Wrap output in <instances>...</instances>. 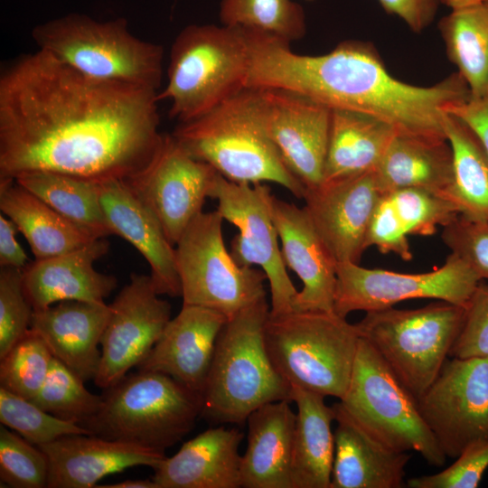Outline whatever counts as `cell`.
<instances>
[{"label": "cell", "instance_id": "f5cc1de1", "mask_svg": "<svg viewBox=\"0 0 488 488\" xmlns=\"http://www.w3.org/2000/svg\"><path fill=\"white\" fill-rule=\"evenodd\" d=\"M305 1H314V0H305Z\"/></svg>", "mask_w": 488, "mask_h": 488}, {"label": "cell", "instance_id": "3957f363", "mask_svg": "<svg viewBox=\"0 0 488 488\" xmlns=\"http://www.w3.org/2000/svg\"><path fill=\"white\" fill-rule=\"evenodd\" d=\"M172 136L195 159L234 183H274L302 198L262 118L258 89L245 88L206 114L179 123Z\"/></svg>", "mask_w": 488, "mask_h": 488}, {"label": "cell", "instance_id": "484cf974", "mask_svg": "<svg viewBox=\"0 0 488 488\" xmlns=\"http://www.w3.org/2000/svg\"><path fill=\"white\" fill-rule=\"evenodd\" d=\"M336 428L331 488H399L408 452L393 450L361 427L342 407L333 406Z\"/></svg>", "mask_w": 488, "mask_h": 488}, {"label": "cell", "instance_id": "7dc6e473", "mask_svg": "<svg viewBox=\"0 0 488 488\" xmlns=\"http://www.w3.org/2000/svg\"><path fill=\"white\" fill-rule=\"evenodd\" d=\"M447 113L469 127L488 154V95L470 96L466 100L449 107Z\"/></svg>", "mask_w": 488, "mask_h": 488}, {"label": "cell", "instance_id": "f546056e", "mask_svg": "<svg viewBox=\"0 0 488 488\" xmlns=\"http://www.w3.org/2000/svg\"><path fill=\"white\" fill-rule=\"evenodd\" d=\"M0 210L24 236L35 259L70 252L98 239L14 179L0 178Z\"/></svg>", "mask_w": 488, "mask_h": 488}, {"label": "cell", "instance_id": "74e56055", "mask_svg": "<svg viewBox=\"0 0 488 488\" xmlns=\"http://www.w3.org/2000/svg\"><path fill=\"white\" fill-rule=\"evenodd\" d=\"M53 359L44 341L30 329L0 359V386L33 399L42 388Z\"/></svg>", "mask_w": 488, "mask_h": 488}, {"label": "cell", "instance_id": "d590c367", "mask_svg": "<svg viewBox=\"0 0 488 488\" xmlns=\"http://www.w3.org/2000/svg\"><path fill=\"white\" fill-rule=\"evenodd\" d=\"M84 382L54 358L42 388L31 400L57 418L81 425L95 416L102 404V396L91 393Z\"/></svg>", "mask_w": 488, "mask_h": 488}, {"label": "cell", "instance_id": "ffe728a7", "mask_svg": "<svg viewBox=\"0 0 488 488\" xmlns=\"http://www.w3.org/2000/svg\"><path fill=\"white\" fill-rule=\"evenodd\" d=\"M227 320L220 312L183 305L137 369L166 374L202 396L217 340Z\"/></svg>", "mask_w": 488, "mask_h": 488}, {"label": "cell", "instance_id": "836d02e7", "mask_svg": "<svg viewBox=\"0 0 488 488\" xmlns=\"http://www.w3.org/2000/svg\"><path fill=\"white\" fill-rule=\"evenodd\" d=\"M444 129L454 163L452 198L460 214L488 220V154L462 120L446 113Z\"/></svg>", "mask_w": 488, "mask_h": 488}, {"label": "cell", "instance_id": "ee69618b", "mask_svg": "<svg viewBox=\"0 0 488 488\" xmlns=\"http://www.w3.org/2000/svg\"><path fill=\"white\" fill-rule=\"evenodd\" d=\"M465 309L463 325L449 356L488 357V282L478 284Z\"/></svg>", "mask_w": 488, "mask_h": 488}, {"label": "cell", "instance_id": "9a60e30c", "mask_svg": "<svg viewBox=\"0 0 488 488\" xmlns=\"http://www.w3.org/2000/svg\"><path fill=\"white\" fill-rule=\"evenodd\" d=\"M150 275L132 273L110 306L101 338L94 383L107 389L149 354L171 320V304L162 299Z\"/></svg>", "mask_w": 488, "mask_h": 488}, {"label": "cell", "instance_id": "277c9868", "mask_svg": "<svg viewBox=\"0 0 488 488\" xmlns=\"http://www.w3.org/2000/svg\"><path fill=\"white\" fill-rule=\"evenodd\" d=\"M267 296L225 323L218 337L202 392L201 417L241 425L258 408L291 399V387L275 369L265 343Z\"/></svg>", "mask_w": 488, "mask_h": 488}, {"label": "cell", "instance_id": "ba28073f", "mask_svg": "<svg viewBox=\"0 0 488 488\" xmlns=\"http://www.w3.org/2000/svg\"><path fill=\"white\" fill-rule=\"evenodd\" d=\"M32 37L39 50L89 77L159 91L164 48L133 35L126 18L70 14L36 25Z\"/></svg>", "mask_w": 488, "mask_h": 488}, {"label": "cell", "instance_id": "e575fe53", "mask_svg": "<svg viewBox=\"0 0 488 488\" xmlns=\"http://www.w3.org/2000/svg\"><path fill=\"white\" fill-rule=\"evenodd\" d=\"M221 23L266 33L291 43L306 33L304 8L294 0H221Z\"/></svg>", "mask_w": 488, "mask_h": 488}, {"label": "cell", "instance_id": "5bb4252c", "mask_svg": "<svg viewBox=\"0 0 488 488\" xmlns=\"http://www.w3.org/2000/svg\"><path fill=\"white\" fill-rule=\"evenodd\" d=\"M417 405L446 457L487 440L488 357L446 360Z\"/></svg>", "mask_w": 488, "mask_h": 488}, {"label": "cell", "instance_id": "8fae6325", "mask_svg": "<svg viewBox=\"0 0 488 488\" xmlns=\"http://www.w3.org/2000/svg\"><path fill=\"white\" fill-rule=\"evenodd\" d=\"M224 219L216 210L201 212L175 248L183 305L209 308L228 319L267 296L261 269L239 265L223 239Z\"/></svg>", "mask_w": 488, "mask_h": 488}, {"label": "cell", "instance_id": "f6af8a7d", "mask_svg": "<svg viewBox=\"0 0 488 488\" xmlns=\"http://www.w3.org/2000/svg\"><path fill=\"white\" fill-rule=\"evenodd\" d=\"M408 232L388 194L380 198L372 215L367 246H375L382 253H394L404 260H410L412 253Z\"/></svg>", "mask_w": 488, "mask_h": 488}, {"label": "cell", "instance_id": "cb8c5ba5", "mask_svg": "<svg viewBox=\"0 0 488 488\" xmlns=\"http://www.w3.org/2000/svg\"><path fill=\"white\" fill-rule=\"evenodd\" d=\"M109 315L106 303L62 301L33 311L30 329L41 336L55 359L86 381L98 372Z\"/></svg>", "mask_w": 488, "mask_h": 488}, {"label": "cell", "instance_id": "d6a6232c", "mask_svg": "<svg viewBox=\"0 0 488 488\" xmlns=\"http://www.w3.org/2000/svg\"><path fill=\"white\" fill-rule=\"evenodd\" d=\"M449 60L471 96L488 95V10L478 4L453 9L438 23Z\"/></svg>", "mask_w": 488, "mask_h": 488}, {"label": "cell", "instance_id": "2e32d148", "mask_svg": "<svg viewBox=\"0 0 488 488\" xmlns=\"http://www.w3.org/2000/svg\"><path fill=\"white\" fill-rule=\"evenodd\" d=\"M217 172L192 157L172 136L164 134L150 164L127 180L134 193L155 213L174 246L201 212Z\"/></svg>", "mask_w": 488, "mask_h": 488}, {"label": "cell", "instance_id": "ab89813d", "mask_svg": "<svg viewBox=\"0 0 488 488\" xmlns=\"http://www.w3.org/2000/svg\"><path fill=\"white\" fill-rule=\"evenodd\" d=\"M408 234L433 235L460 214L450 200L418 188H405L387 193Z\"/></svg>", "mask_w": 488, "mask_h": 488}, {"label": "cell", "instance_id": "b9f144b4", "mask_svg": "<svg viewBox=\"0 0 488 488\" xmlns=\"http://www.w3.org/2000/svg\"><path fill=\"white\" fill-rule=\"evenodd\" d=\"M442 239L452 254L488 282V220L459 214L443 227Z\"/></svg>", "mask_w": 488, "mask_h": 488}, {"label": "cell", "instance_id": "7bdbcfd3", "mask_svg": "<svg viewBox=\"0 0 488 488\" xmlns=\"http://www.w3.org/2000/svg\"><path fill=\"white\" fill-rule=\"evenodd\" d=\"M446 469L410 478V488H475L488 467V439L466 447Z\"/></svg>", "mask_w": 488, "mask_h": 488}, {"label": "cell", "instance_id": "1f68e13d", "mask_svg": "<svg viewBox=\"0 0 488 488\" xmlns=\"http://www.w3.org/2000/svg\"><path fill=\"white\" fill-rule=\"evenodd\" d=\"M14 180L95 238L114 235L100 203L99 183L42 171L23 173Z\"/></svg>", "mask_w": 488, "mask_h": 488}, {"label": "cell", "instance_id": "8d00e7d4", "mask_svg": "<svg viewBox=\"0 0 488 488\" xmlns=\"http://www.w3.org/2000/svg\"><path fill=\"white\" fill-rule=\"evenodd\" d=\"M0 422L37 446L66 436L91 435L79 423L57 418L1 386Z\"/></svg>", "mask_w": 488, "mask_h": 488}, {"label": "cell", "instance_id": "603a6c76", "mask_svg": "<svg viewBox=\"0 0 488 488\" xmlns=\"http://www.w3.org/2000/svg\"><path fill=\"white\" fill-rule=\"evenodd\" d=\"M99 200L114 235L125 239L145 258L157 293L182 296L175 249L155 213L134 193L127 181L99 183Z\"/></svg>", "mask_w": 488, "mask_h": 488}, {"label": "cell", "instance_id": "5b68a950", "mask_svg": "<svg viewBox=\"0 0 488 488\" xmlns=\"http://www.w3.org/2000/svg\"><path fill=\"white\" fill-rule=\"evenodd\" d=\"M248 33L223 24H190L174 41L167 83L157 99L171 102L179 123L195 119L246 88Z\"/></svg>", "mask_w": 488, "mask_h": 488}, {"label": "cell", "instance_id": "30bf717a", "mask_svg": "<svg viewBox=\"0 0 488 488\" xmlns=\"http://www.w3.org/2000/svg\"><path fill=\"white\" fill-rule=\"evenodd\" d=\"M340 404L369 434L399 452L416 451L431 465L446 456L423 420L417 399L361 336L347 390Z\"/></svg>", "mask_w": 488, "mask_h": 488}, {"label": "cell", "instance_id": "7a4b0ae2", "mask_svg": "<svg viewBox=\"0 0 488 488\" xmlns=\"http://www.w3.org/2000/svg\"><path fill=\"white\" fill-rule=\"evenodd\" d=\"M247 32L246 88L294 91L331 109L377 117L399 134L446 137L444 117L448 108L471 96L457 72L429 87L397 80L368 42L347 40L327 53L305 55L277 37Z\"/></svg>", "mask_w": 488, "mask_h": 488}, {"label": "cell", "instance_id": "bcb514c9", "mask_svg": "<svg viewBox=\"0 0 488 488\" xmlns=\"http://www.w3.org/2000/svg\"><path fill=\"white\" fill-rule=\"evenodd\" d=\"M389 14L399 17L415 33H420L434 20L438 0H378Z\"/></svg>", "mask_w": 488, "mask_h": 488}, {"label": "cell", "instance_id": "6da1fadb", "mask_svg": "<svg viewBox=\"0 0 488 488\" xmlns=\"http://www.w3.org/2000/svg\"><path fill=\"white\" fill-rule=\"evenodd\" d=\"M157 93L89 77L42 50L19 56L0 74V178L136 176L164 140Z\"/></svg>", "mask_w": 488, "mask_h": 488}, {"label": "cell", "instance_id": "d4e9b609", "mask_svg": "<svg viewBox=\"0 0 488 488\" xmlns=\"http://www.w3.org/2000/svg\"><path fill=\"white\" fill-rule=\"evenodd\" d=\"M243 436L236 427L208 428L153 468L152 479L159 488L241 487Z\"/></svg>", "mask_w": 488, "mask_h": 488}, {"label": "cell", "instance_id": "681fc988", "mask_svg": "<svg viewBox=\"0 0 488 488\" xmlns=\"http://www.w3.org/2000/svg\"><path fill=\"white\" fill-rule=\"evenodd\" d=\"M97 488H159L155 481L151 479L145 480H125L116 483L97 485Z\"/></svg>", "mask_w": 488, "mask_h": 488}, {"label": "cell", "instance_id": "60d3db41", "mask_svg": "<svg viewBox=\"0 0 488 488\" xmlns=\"http://www.w3.org/2000/svg\"><path fill=\"white\" fill-rule=\"evenodd\" d=\"M33 308L23 290V269L0 270V359L30 330Z\"/></svg>", "mask_w": 488, "mask_h": 488}, {"label": "cell", "instance_id": "f1b7e54d", "mask_svg": "<svg viewBox=\"0 0 488 488\" xmlns=\"http://www.w3.org/2000/svg\"><path fill=\"white\" fill-rule=\"evenodd\" d=\"M324 398L291 387V399L297 408L291 463L293 488H331L335 412Z\"/></svg>", "mask_w": 488, "mask_h": 488}, {"label": "cell", "instance_id": "e0dca14e", "mask_svg": "<svg viewBox=\"0 0 488 488\" xmlns=\"http://www.w3.org/2000/svg\"><path fill=\"white\" fill-rule=\"evenodd\" d=\"M266 130L291 174L305 189L323 182L332 109L284 89H258Z\"/></svg>", "mask_w": 488, "mask_h": 488}, {"label": "cell", "instance_id": "4fadbf2b", "mask_svg": "<svg viewBox=\"0 0 488 488\" xmlns=\"http://www.w3.org/2000/svg\"><path fill=\"white\" fill-rule=\"evenodd\" d=\"M334 312L346 318L355 311L393 307L418 298H431L465 307L482 281L459 258L450 253L441 267L426 273L403 274L365 268L352 262L336 267Z\"/></svg>", "mask_w": 488, "mask_h": 488}, {"label": "cell", "instance_id": "44dd1931", "mask_svg": "<svg viewBox=\"0 0 488 488\" xmlns=\"http://www.w3.org/2000/svg\"><path fill=\"white\" fill-rule=\"evenodd\" d=\"M48 460L47 488H93L104 477L134 466L155 468L163 451L96 435H70L39 446Z\"/></svg>", "mask_w": 488, "mask_h": 488}, {"label": "cell", "instance_id": "c3c4849f", "mask_svg": "<svg viewBox=\"0 0 488 488\" xmlns=\"http://www.w3.org/2000/svg\"><path fill=\"white\" fill-rule=\"evenodd\" d=\"M16 225L3 213L0 215V266L23 269L28 257L16 239Z\"/></svg>", "mask_w": 488, "mask_h": 488}, {"label": "cell", "instance_id": "4dcf8cb0", "mask_svg": "<svg viewBox=\"0 0 488 488\" xmlns=\"http://www.w3.org/2000/svg\"><path fill=\"white\" fill-rule=\"evenodd\" d=\"M396 134L372 116L332 109L323 182L374 171Z\"/></svg>", "mask_w": 488, "mask_h": 488}, {"label": "cell", "instance_id": "4316f807", "mask_svg": "<svg viewBox=\"0 0 488 488\" xmlns=\"http://www.w3.org/2000/svg\"><path fill=\"white\" fill-rule=\"evenodd\" d=\"M289 400L267 403L247 418V448L241 455L244 488H293L291 463L296 414Z\"/></svg>", "mask_w": 488, "mask_h": 488}, {"label": "cell", "instance_id": "ac0fdd59", "mask_svg": "<svg viewBox=\"0 0 488 488\" xmlns=\"http://www.w3.org/2000/svg\"><path fill=\"white\" fill-rule=\"evenodd\" d=\"M382 195L374 171L305 189L304 208L337 263L360 261Z\"/></svg>", "mask_w": 488, "mask_h": 488}, {"label": "cell", "instance_id": "9c48e42d", "mask_svg": "<svg viewBox=\"0 0 488 488\" xmlns=\"http://www.w3.org/2000/svg\"><path fill=\"white\" fill-rule=\"evenodd\" d=\"M465 309L445 301L417 309L366 312L360 334L418 399L431 385L461 331Z\"/></svg>", "mask_w": 488, "mask_h": 488}, {"label": "cell", "instance_id": "83f0119b", "mask_svg": "<svg viewBox=\"0 0 488 488\" xmlns=\"http://www.w3.org/2000/svg\"><path fill=\"white\" fill-rule=\"evenodd\" d=\"M374 173L383 194L418 188L453 202V152L446 137L398 133Z\"/></svg>", "mask_w": 488, "mask_h": 488}, {"label": "cell", "instance_id": "52a82bcc", "mask_svg": "<svg viewBox=\"0 0 488 488\" xmlns=\"http://www.w3.org/2000/svg\"><path fill=\"white\" fill-rule=\"evenodd\" d=\"M105 390L99 410L81 426L108 439L165 452L202 414L200 393L158 371L138 370Z\"/></svg>", "mask_w": 488, "mask_h": 488}, {"label": "cell", "instance_id": "d6986e66", "mask_svg": "<svg viewBox=\"0 0 488 488\" xmlns=\"http://www.w3.org/2000/svg\"><path fill=\"white\" fill-rule=\"evenodd\" d=\"M271 215L286 266L303 283L293 311L334 312L337 262L313 225L305 208L270 193Z\"/></svg>", "mask_w": 488, "mask_h": 488}, {"label": "cell", "instance_id": "816d5d0a", "mask_svg": "<svg viewBox=\"0 0 488 488\" xmlns=\"http://www.w3.org/2000/svg\"><path fill=\"white\" fill-rule=\"evenodd\" d=\"M482 4L488 10V0H482Z\"/></svg>", "mask_w": 488, "mask_h": 488}, {"label": "cell", "instance_id": "f907efd6", "mask_svg": "<svg viewBox=\"0 0 488 488\" xmlns=\"http://www.w3.org/2000/svg\"><path fill=\"white\" fill-rule=\"evenodd\" d=\"M440 4H443L453 9H458L467 7L482 3V0H438Z\"/></svg>", "mask_w": 488, "mask_h": 488}, {"label": "cell", "instance_id": "7402d4cb", "mask_svg": "<svg viewBox=\"0 0 488 488\" xmlns=\"http://www.w3.org/2000/svg\"><path fill=\"white\" fill-rule=\"evenodd\" d=\"M109 249L105 238L75 250L34 259L23 268L24 294L33 311L62 301L105 303L117 278L97 271L94 263Z\"/></svg>", "mask_w": 488, "mask_h": 488}, {"label": "cell", "instance_id": "8992f818", "mask_svg": "<svg viewBox=\"0 0 488 488\" xmlns=\"http://www.w3.org/2000/svg\"><path fill=\"white\" fill-rule=\"evenodd\" d=\"M264 335L275 369L290 387L343 398L361 337L357 324L335 312L269 314Z\"/></svg>", "mask_w": 488, "mask_h": 488}, {"label": "cell", "instance_id": "f35d334b", "mask_svg": "<svg viewBox=\"0 0 488 488\" xmlns=\"http://www.w3.org/2000/svg\"><path fill=\"white\" fill-rule=\"evenodd\" d=\"M0 480L13 488H44L48 483L44 452L4 425L0 427Z\"/></svg>", "mask_w": 488, "mask_h": 488}, {"label": "cell", "instance_id": "7c38bea8", "mask_svg": "<svg viewBox=\"0 0 488 488\" xmlns=\"http://www.w3.org/2000/svg\"><path fill=\"white\" fill-rule=\"evenodd\" d=\"M270 188L259 183H234L216 174L208 196L218 202L224 221L239 230L230 254L240 266H258L266 274L271 294L269 314L293 311L298 290L289 277L278 246V234L269 207Z\"/></svg>", "mask_w": 488, "mask_h": 488}]
</instances>
